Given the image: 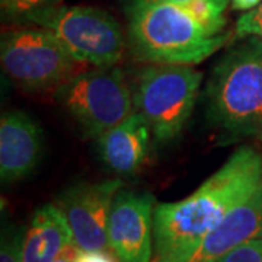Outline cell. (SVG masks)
I'll return each instance as SVG.
<instances>
[{
	"label": "cell",
	"instance_id": "8fae6325",
	"mask_svg": "<svg viewBox=\"0 0 262 262\" xmlns=\"http://www.w3.org/2000/svg\"><path fill=\"white\" fill-rule=\"evenodd\" d=\"M42 151V133L22 111H9L0 120V177L12 184L37 168Z\"/></svg>",
	"mask_w": 262,
	"mask_h": 262
},
{
	"label": "cell",
	"instance_id": "7402d4cb",
	"mask_svg": "<svg viewBox=\"0 0 262 262\" xmlns=\"http://www.w3.org/2000/svg\"><path fill=\"white\" fill-rule=\"evenodd\" d=\"M133 2H169V3H175V5H182L188 0H128V3H133Z\"/></svg>",
	"mask_w": 262,
	"mask_h": 262
},
{
	"label": "cell",
	"instance_id": "5bb4252c",
	"mask_svg": "<svg viewBox=\"0 0 262 262\" xmlns=\"http://www.w3.org/2000/svg\"><path fill=\"white\" fill-rule=\"evenodd\" d=\"M63 0H0L2 19L15 25H38L57 10Z\"/></svg>",
	"mask_w": 262,
	"mask_h": 262
},
{
	"label": "cell",
	"instance_id": "277c9868",
	"mask_svg": "<svg viewBox=\"0 0 262 262\" xmlns=\"http://www.w3.org/2000/svg\"><path fill=\"white\" fill-rule=\"evenodd\" d=\"M203 75L189 66H147L137 77L134 111L151 128L156 144L178 140L194 111Z\"/></svg>",
	"mask_w": 262,
	"mask_h": 262
},
{
	"label": "cell",
	"instance_id": "5b68a950",
	"mask_svg": "<svg viewBox=\"0 0 262 262\" xmlns=\"http://www.w3.org/2000/svg\"><path fill=\"white\" fill-rule=\"evenodd\" d=\"M54 98L91 139H98L134 113L124 73L114 66L76 73L57 88Z\"/></svg>",
	"mask_w": 262,
	"mask_h": 262
},
{
	"label": "cell",
	"instance_id": "4fadbf2b",
	"mask_svg": "<svg viewBox=\"0 0 262 262\" xmlns=\"http://www.w3.org/2000/svg\"><path fill=\"white\" fill-rule=\"evenodd\" d=\"M73 244V232L57 204H46L32 215L27 230L24 262H54L66 246Z\"/></svg>",
	"mask_w": 262,
	"mask_h": 262
},
{
	"label": "cell",
	"instance_id": "2e32d148",
	"mask_svg": "<svg viewBox=\"0 0 262 262\" xmlns=\"http://www.w3.org/2000/svg\"><path fill=\"white\" fill-rule=\"evenodd\" d=\"M25 237V226H3L0 244V262H24Z\"/></svg>",
	"mask_w": 262,
	"mask_h": 262
},
{
	"label": "cell",
	"instance_id": "44dd1931",
	"mask_svg": "<svg viewBox=\"0 0 262 262\" xmlns=\"http://www.w3.org/2000/svg\"><path fill=\"white\" fill-rule=\"evenodd\" d=\"M262 0H232V8L234 10H252L258 5H261Z\"/></svg>",
	"mask_w": 262,
	"mask_h": 262
},
{
	"label": "cell",
	"instance_id": "e0dca14e",
	"mask_svg": "<svg viewBox=\"0 0 262 262\" xmlns=\"http://www.w3.org/2000/svg\"><path fill=\"white\" fill-rule=\"evenodd\" d=\"M215 262H262V237L242 244Z\"/></svg>",
	"mask_w": 262,
	"mask_h": 262
},
{
	"label": "cell",
	"instance_id": "8992f818",
	"mask_svg": "<svg viewBox=\"0 0 262 262\" xmlns=\"http://www.w3.org/2000/svg\"><path fill=\"white\" fill-rule=\"evenodd\" d=\"M0 58L6 75L25 92H46L75 76L76 61L48 29L24 28L2 37Z\"/></svg>",
	"mask_w": 262,
	"mask_h": 262
},
{
	"label": "cell",
	"instance_id": "7a4b0ae2",
	"mask_svg": "<svg viewBox=\"0 0 262 262\" xmlns=\"http://www.w3.org/2000/svg\"><path fill=\"white\" fill-rule=\"evenodd\" d=\"M207 120L227 141H262V38L245 37L211 70Z\"/></svg>",
	"mask_w": 262,
	"mask_h": 262
},
{
	"label": "cell",
	"instance_id": "6da1fadb",
	"mask_svg": "<svg viewBox=\"0 0 262 262\" xmlns=\"http://www.w3.org/2000/svg\"><path fill=\"white\" fill-rule=\"evenodd\" d=\"M262 185V153L241 146L191 195L155 207L151 262H184L225 215Z\"/></svg>",
	"mask_w": 262,
	"mask_h": 262
},
{
	"label": "cell",
	"instance_id": "ac0fdd59",
	"mask_svg": "<svg viewBox=\"0 0 262 262\" xmlns=\"http://www.w3.org/2000/svg\"><path fill=\"white\" fill-rule=\"evenodd\" d=\"M236 35L239 38L251 35L262 38V2L255 9L239 16L236 20Z\"/></svg>",
	"mask_w": 262,
	"mask_h": 262
},
{
	"label": "cell",
	"instance_id": "ba28073f",
	"mask_svg": "<svg viewBox=\"0 0 262 262\" xmlns=\"http://www.w3.org/2000/svg\"><path fill=\"white\" fill-rule=\"evenodd\" d=\"M122 188L120 179L96 184L77 182L57 196L73 232V242L80 251L111 253L108 242V220L114 195Z\"/></svg>",
	"mask_w": 262,
	"mask_h": 262
},
{
	"label": "cell",
	"instance_id": "ffe728a7",
	"mask_svg": "<svg viewBox=\"0 0 262 262\" xmlns=\"http://www.w3.org/2000/svg\"><path fill=\"white\" fill-rule=\"evenodd\" d=\"M79 248L76 246V244H70L69 246H66L64 249L61 251V252L58 253V256H57L54 262H76L77 259V255H79Z\"/></svg>",
	"mask_w": 262,
	"mask_h": 262
},
{
	"label": "cell",
	"instance_id": "3957f363",
	"mask_svg": "<svg viewBox=\"0 0 262 262\" xmlns=\"http://www.w3.org/2000/svg\"><path fill=\"white\" fill-rule=\"evenodd\" d=\"M125 12L133 54L153 64H198L230 37H208L179 5L169 2H133Z\"/></svg>",
	"mask_w": 262,
	"mask_h": 262
},
{
	"label": "cell",
	"instance_id": "52a82bcc",
	"mask_svg": "<svg viewBox=\"0 0 262 262\" xmlns=\"http://www.w3.org/2000/svg\"><path fill=\"white\" fill-rule=\"evenodd\" d=\"M42 28L51 31L79 63L113 67L121 60L124 38L117 19L92 6H60Z\"/></svg>",
	"mask_w": 262,
	"mask_h": 262
},
{
	"label": "cell",
	"instance_id": "d6986e66",
	"mask_svg": "<svg viewBox=\"0 0 262 262\" xmlns=\"http://www.w3.org/2000/svg\"><path fill=\"white\" fill-rule=\"evenodd\" d=\"M76 262H115L111 253L103 251H79Z\"/></svg>",
	"mask_w": 262,
	"mask_h": 262
},
{
	"label": "cell",
	"instance_id": "7c38bea8",
	"mask_svg": "<svg viewBox=\"0 0 262 262\" xmlns=\"http://www.w3.org/2000/svg\"><path fill=\"white\" fill-rule=\"evenodd\" d=\"M150 136L151 128L147 120L134 111L124 121L95 139L98 155L111 170L120 175H131L141 168L147 158Z\"/></svg>",
	"mask_w": 262,
	"mask_h": 262
},
{
	"label": "cell",
	"instance_id": "9a60e30c",
	"mask_svg": "<svg viewBox=\"0 0 262 262\" xmlns=\"http://www.w3.org/2000/svg\"><path fill=\"white\" fill-rule=\"evenodd\" d=\"M229 0H188L179 5L208 37L220 35L226 27L225 10Z\"/></svg>",
	"mask_w": 262,
	"mask_h": 262
},
{
	"label": "cell",
	"instance_id": "30bf717a",
	"mask_svg": "<svg viewBox=\"0 0 262 262\" xmlns=\"http://www.w3.org/2000/svg\"><path fill=\"white\" fill-rule=\"evenodd\" d=\"M262 237V185L198 244L184 262H215L234 248Z\"/></svg>",
	"mask_w": 262,
	"mask_h": 262
},
{
	"label": "cell",
	"instance_id": "9c48e42d",
	"mask_svg": "<svg viewBox=\"0 0 262 262\" xmlns=\"http://www.w3.org/2000/svg\"><path fill=\"white\" fill-rule=\"evenodd\" d=\"M155 196L120 188L108 220V242L118 262L153 259Z\"/></svg>",
	"mask_w": 262,
	"mask_h": 262
}]
</instances>
